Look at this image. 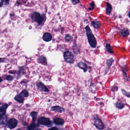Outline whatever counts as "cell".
I'll list each match as a JSON object with an SVG mask.
<instances>
[{"mask_svg": "<svg viewBox=\"0 0 130 130\" xmlns=\"http://www.w3.org/2000/svg\"><path fill=\"white\" fill-rule=\"evenodd\" d=\"M71 39H72V37L70 36L69 35L67 34V35H66V36H65V40L66 42H70L71 40Z\"/></svg>", "mask_w": 130, "mask_h": 130, "instance_id": "cell-25", "label": "cell"}, {"mask_svg": "<svg viewBox=\"0 0 130 130\" xmlns=\"http://www.w3.org/2000/svg\"><path fill=\"white\" fill-rule=\"evenodd\" d=\"M52 35L49 33H46L43 36V39L45 42H50L52 40Z\"/></svg>", "mask_w": 130, "mask_h": 130, "instance_id": "cell-13", "label": "cell"}, {"mask_svg": "<svg viewBox=\"0 0 130 130\" xmlns=\"http://www.w3.org/2000/svg\"><path fill=\"white\" fill-rule=\"evenodd\" d=\"M37 61L40 64L45 65V66H46L47 65L46 58L43 56H39L38 57V59H37Z\"/></svg>", "mask_w": 130, "mask_h": 130, "instance_id": "cell-11", "label": "cell"}, {"mask_svg": "<svg viewBox=\"0 0 130 130\" xmlns=\"http://www.w3.org/2000/svg\"><path fill=\"white\" fill-rule=\"evenodd\" d=\"M53 123L55 125L62 126L64 123V121L62 118L57 117L53 119Z\"/></svg>", "mask_w": 130, "mask_h": 130, "instance_id": "cell-9", "label": "cell"}, {"mask_svg": "<svg viewBox=\"0 0 130 130\" xmlns=\"http://www.w3.org/2000/svg\"><path fill=\"white\" fill-rule=\"evenodd\" d=\"M122 92H123V94L124 95L126 96L127 97H129V98H130V93H129V92H126L125 90H123V89H122Z\"/></svg>", "mask_w": 130, "mask_h": 130, "instance_id": "cell-28", "label": "cell"}, {"mask_svg": "<svg viewBox=\"0 0 130 130\" xmlns=\"http://www.w3.org/2000/svg\"><path fill=\"white\" fill-rule=\"evenodd\" d=\"M39 126V124L35 123L34 122H32L27 128V130H34Z\"/></svg>", "mask_w": 130, "mask_h": 130, "instance_id": "cell-15", "label": "cell"}, {"mask_svg": "<svg viewBox=\"0 0 130 130\" xmlns=\"http://www.w3.org/2000/svg\"><path fill=\"white\" fill-rule=\"evenodd\" d=\"M116 106L119 109H123L124 107V105L122 103L117 102L116 104Z\"/></svg>", "mask_w": 130, "mask_h": 130, "instance_id": "cell-23", "label": "cell"}, {"mask_svg": "<svg viewBox=\"0 0 130 130\" xmlns=\"http://www.w3.org/2000/svg\"><path fill=\"white\" fill-rule=\"evenodd\" d=\"M85 29L88 42L90 46L92 48H95L97 46V41L94 36L92 34V30L88 26L86 27Z\"/></svg>", "mask_w": 130, "mask_h": 130, "instance_id": "cell-1", "label": "cell"}, {"mask_svg": "<svg viewBox=\"0 0 130 130\" xmlns=\"http://www.w3.org/2000/svg\"><path fill=\"white\" fill-rule=\"evenodd\" d=\"M7 123V118L6 116H4L0 119V124L5 125Z\"/></svg>", "mask_w": 130, "mask_h": 130, "instance_id": "cell-20", "label": "cell"}, {"mask_svg": "<svg viewBox=\"0 0 130 130\" xmlns=\"http://www.w3.org/2000/svg\"><path fill=\"white\" fill-rule=\"evenodd\" d=\"M9 2H10V0H4V2L5 3V4H8Z\"/></svg>", "mask_w": 130, "mask_h": 130, "instance_id": "cell-31", "label": "cell"}, {"mask_svg": "<svg viewBox=\"0 0 130 130\" xmlns=\"http://www.w3.org/2000/svg\"><path fill=\"white\" fill-rule=\"evenodd\" d=\"M36 130H42L41 129H36Z\"/></svg>", "mask_w": 130, "mask_h": 130, "instance_id": "cell-35", "label": "cell"}, {"mask_svg": "<svg viewBox=\"0 0 130 130\" xmlns=\"http://www.w3.org/2000/svg\"><path fill=\"white\" fill-rule=\"evenodd\" d=\"M20 94L24 97V98H26L29 96V92L26 89L23 90Z\"/></svg>", "mask_w": 130, "mask_h": 130, "instance_id": "cell-21", "label": "cell"}, {"mask_svg": "<svg viewBox=\"0 0 130 130\" xmlns=\"http://www.w3.org/2000/svg\"><path fill=\"white\" fill-rule=\"evenodd\" d=\"M3 2H4V0H0V7L3 5Z\"/></svg>", "mask_w": 130, "mask_h": 130, "instance_id": "cell-32", "label": "cell"}, {"mask_svg": "<svg viewBox=\"0 0 130 130\" xmlns=\"http://www.w3.org/2000/svg\"><path fill=\"white\" fill-rule=\"evenodd\" d=\"M51 111L61 113L65 111V109L63 107L59 106H55L52 107L51 109Z\"/></svg>", "mask_w": 130, "mask_h": 130, "instance_id": "cell-10", "label": "cell"}, {"mask_svg": "<svg viewBox=\"0 0 130 130\" xmlns=\"http://www.w3.org/2000/svg\"><path fill=\"white\" fill-rule=\"evenodd\" d=\"M14 79L13 77L11 75H8L6 77V79L8 81H11Z\"/></svg>", "mask_w": 130, "mask_h": 130, "instance_id": "cell-27", "label": "cell"}, {"mask_svg": "<svg viewBox=\"0 0 130 130\" xmlns=\"http://www.w3.org/2000/svg\"><path fill=\"white\" fill-rule=\"evenodd\" d=\"M77 66L81 69H82L85 72L88 70V66L86 63L82 61H80L77 64Z\"/></svg>", "mask_w": 130, "mask_h": 130, "instance_id": "cell-12", "label": "cell"}, {"mask_svg": "<svg viewBox=\"0 0 130 130\" xmlns=\"http://www.w3.org/2000/svg\"><path fill=\"white\" fill-rule=\"evenodd\" d=\"M106 48H107V51L110 53H113V50L111 49V46L110 44H107L106 45Z\"/></svg>", "mask_w": 130, "mask_h": 130, "instance_id": "cell-22", "label": "cell"}, {"mask_svg": "<svg viewBox=\"0 0 130 130\" xmlns=\"http://www.w3.org/2000/svg\"><path fill=\"white\" fill-rule=\"evenodd\" d=\"M90 7L89 8L88 10H93L94 7V1H92L91 3L90 4Z\"/></svg>", "mask_w": 130, "mask_h": 130, "instance_id": "cell-26", "label": "cell"}, {"mask_svg": "<svg viewBox=\"0 0 130 130\" xmlns=\"http://www.w3.org/2000/svg\"><path fill=\"white\" fill-rule=\"evenodd\" d=\"M73 4L76 5L79 2V0H71Z\"/></svg>", "mask_w": 130, "mask_h": 130, "instance_id": "cell-29", "label": "cell"}, {"mask_svg": "<svg viewBox=\"0 0 130 130\" xmlns=\"http://www.w3.org/2000/svg\"><path fill=\"white\" fill-rule=\"evenodd\" d=\"M91 24L95 28L98 29L101 27V24L100 21H92L91 22Z\"/></svg>", "mask_w": 130, "mask_h": 130, "instance_id": "cell-17", "label": "cell"}, {"mask_svg": "<svg viewBox=\"0 0 130 130\" xmlns=\"http://www.w3.org/2000/svg\"><path fill=\"white\" fill-rule=\"evenodd\" d=\"M129 17L130 18V11L129 13Z\"/></svg>", "mask_w": 130, "mask_h": 130, "instance_id": "cell-34", "label": "cell"}, {"mask_svg": "<svg viewBox=\"0 0 130 130\" xmlns=\"http://www.w3.org/2000/svg\"><path fill=\"white\" fill-rule=\"evenodd\" d=\"M18 121L15 118H12L9 120L7 123V126L10 129H14L17 126Z\"/></svg>", "mask_w": 130, "mask_h": 130, "instance_id": "cell-6", "label": "cell"}, {"mask_svg": "<svg viewBox=\"0 0 130 130\" xmlns=\"http://www.w3.org/2000/svg\"><path fill=\"white\" fill-rule=\"evenodd\" d=\"M8 107V105L5 104L0 107V119L5 116L6 111Z\"/></svg>", "mask_w": 130, "mask_h": 130, "instance_id": "cell-8", "label": "cell"}, {"mask_svg": "<svg viewBox=\"0 0 130 130\" xmlns=\"http://www.w3.org/2000/svg\"><path fill=\"white\" fill-rule=\"evenodd\" d=\"M37 123L39 125H44L47 127H51L52 126V123L49 118L45 117H40L38 119Z\"/></svg>", "mask_w": 130, "mask_h": 130, "instance_id": "cell-2", "label": "cell"}, {"mask_svg": "<svg viewBox=\"0 0 130 130\" xmlns=\"http://www.w3.org/2000/svg\"><path fill=\"white\" fill-rule=\"evenodd\" d=\"M113 62V58H111L107 60L106 64L108 67H110L112 65Z\"/></svg>", "mask_w": 130, "mask_h": 130, "instance_id": "cell-24", "label": "cell"}, {"mask_svg": "<svg viewBox=\"0 0 130 130\" xmlns=\"http://www.w3.org/2000/svg\"><path fill=\"white\" fill-rule=\"evenodd\" d=\"M106 4H107V7L106 8V13L107 14H109L112 11V6L110 4H109L108 2H107Z\"/></svg>", "mask_w": 130, "mask_h": 130, "instance_id": "cell-16", "label": "cell"}, {"mask_svg": "<svg viewBox=\"0 0 130 130\" xmlns=\"http://www.w3.org/2000/svg\"><path fill=\"white\" fill-rule=\"evenodd\" d=\"M30 115L32 117V122L35 123V121H36L37 118L38 113L36 112V111H32L30 113Z\"/></svg>", "mask_w": 130, "mask_h": 130, "instance_id": "cell-18", "label": "cell"}, {"mask_svg": "<svg viewBox=\"0 0 130 130\" xmlns=\"http://www.w3.org/2000/svg\"><path fill=\"white\" fill-rule=\"evenodd\" d=\"M2 78H1V77H0V83H1V82H2Z\"/></svg>", "mask_w": 130, "mask_h": 130, "instance_id": "cell-33", "label": "cell"}, {"mask_svg": "<svg viewBox=\"0 0 130 130\" xmlns=\"http://www.w3.org/2000/svg\"><path fill=\"white\" fill-rule=\"evenodd\" d=\"M94 122V125L95 127L99 130H103L104 129V125L102 123L101 119L99 118L97 115L95 116L93 118Z\"/></svg>", "mask_w": 130, "mask_h": 130, "instance_id": "cell-4", "label": "cell"}, {"mask_svg": "<svg viewBox=\"0 0 130 130\" xmlns=\"http://www.w3.org/2000/svg\"><path fill=\"white\" fill-rule=\"evenodd\" d=\"M120 34L123 37L127 36L129 34V30L126 29H124L120 32Z\"/></svg>", "mask_w": 130, "mask_h": 130, "instance_id": "cell-19", "label": "cell"}, {"mask_svg": "<svg viewBox=\"0 0 130 130\" xmlns=\"http://www.w3.org/2000/svg\"><path fill=\"white\" fill-rule=\"evenodd\" d=\"M31 19L35 22L37 23L39 25H40L42 23L43 18L39 13L35 12L31 16Z\"/></svg>", "mask_w": 130, "mask_h": 130, "instance_id": "cell-5", "label": "cell"}, {"mask_svg": "<svg viewBox=\"0 0 130 130\" xmlns=\"http://www.w3.org/2000/svg\"><path fill=\"white\" fill-rule=\"evenodd\" d=\"M64 58L65 61L69 64H73L75 61L74 56L72 52L69 51L65 52L64 54Z\"/></svg>", "mask_w": 130, "mask_h": 130, "instance_id": "cell-3", "label": "cell"}, {"mask_svg": "<svg viewBox=\"0 0 130 130\" xmlns=\"http://www.w3.org/2000/svg\"><path fill=\"white\" fill-rule=\"evenodd\" d=\"M48 130H59L56 127H53L50 128Z\"/></svg>", "mask_w": 130, "mask_h": 130, "instance_id": "cell-30", "label": "cell"}, {"mask_svg": "<svg viewBox=\"0 0 130 130\" xmlns=\"http://www.w3.org/2000/svg\"><path fill=\"white\" fill-rule=\"evenodd\" d=\"M37 87L40 91L45 92H48L49 90L44 84L41 82H38L36 83Z\"/></svg>", "mask_w": 130, "mask_h": 130, "instance_id": "cell-7", "label": "cell"}, {"mask_svg": "<svg viewBox=\"0 0 130 130\" xmlns=\"http://www.w3.org/2000/svg\"><path fill=\"white\" fill-rule=\"evenodd\" d=\"M14 99L19 103H22L23 102L24 98L20 94H18L14 97Z\"/></svg>", "mask_w": 130, "mask_h": 130, "instance_id": "cell-14", "label": "cell"}]
</instances>
